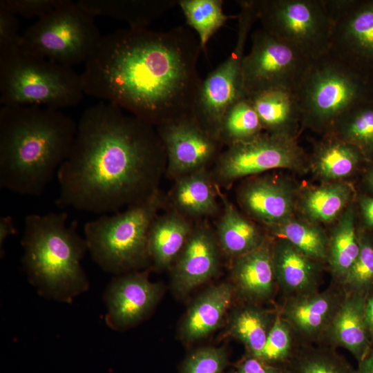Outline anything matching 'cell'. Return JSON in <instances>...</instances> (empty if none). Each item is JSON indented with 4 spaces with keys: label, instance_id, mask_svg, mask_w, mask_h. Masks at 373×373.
<instances>
[{
    "label": "cell",
    "instance_id": "cell-1",
    "mask_svg": "<svg viewBox=\"0 0 373 373\" xmlns=\"http://www.w3.org/2000/svg\"><path fill=\"white\" fill-rule=\"evenodd\" d=\"M201 50L198 37L184 26L117 30L102 37L84 64V93L155 127L192 115L202 82Z\"/></svg>",
    "mask_w": 373,
    "mask_h": 373
},
{
    "label": "cell",
    "instance_id": "cell-2",
    "mask_svg": "<svg viewBox=\"0 0 373 373\" xmlns=\"http://www.w3.org/2000/svg\"><path fill=\"white\" fill-rule=\"evenodd\" d=\"M167 164L164 146L148 122L102 102L86 108L57 173V206L117 212L153 195Z\"/></svg>",
    "mask_w": 373,
    "mask_h": 373
},
{
    "label": "cell",
    "instance_id": "cell-3",
    "mask_svg": "<svg viewBox=\"0 0 373 373\" xmlns=\"http://www.w3.org/2000/svg\"><path fill=\"white\" fill-rule=\"evenodd\" d=\"M77 123L61 110L40 106L0 107V186L39 196L71 150Z\"/></svg>",
    "mask_w": 373,
    "mask_h": 373
},
{
    "label": "cell",
    "instance_id": "cell-4",
    "mask_svg": "<svg viewBox=\"0 0 373 373\" xmlns=\"http://www.w3.org/2000/svg\"><path fill=\"white\" fill-rule=\"evenodd\" d=\"M66 212L29 214L24 220L21 262L30 282L53 300L70 303L84 292L88 281L81 260L88 251L77 222L67 224Z\"/></svg>",
    "mask_w": 373,
    "mask_h": 373
},
{
    "label": "cell",
    "instance_id": "cell-5",
    "mask_svg": "<svg viewBox=\"0 0 373 373\" xmlns=\"http://www.w3.org/2000/svg\"><path fill=\"white\" fill-rule=\"evenodd\" d=\"M84 95L73 68L21 46L0 52L1 106H40L55 109L79 104Z\"/></svg>",
    "mask_w": 373,
    "mask_h": 373
},
{
    "label": "cell",
    "instance_id": "cell-6",
    "mask_svg": "<svg viewBox=\"0 0 373 373\" xmlns=\"http://www.w3.org/2000/svg\"><path fill=\"white\" fill-rule=\"evenodd\" d=\"M296 93L302 124L327 133L345 113L373 100V77L328 52L312 61Z\"/></svg>",
    "mask_w": 373,
    "mask_h": 373
},
{
    "label": "cell",
    "instance_id": "cell-7",
    "mask_svg": "<svg viewBox=\"0 0 373 373\" xmlns=\"http://www.w3.org/2000/svg\"><path fill=\"white\" fill-rule=\"evenodd\" d=\"M157 191L122 212L104 214L84 227L88 251L103 270L122 274L145 266L150 260L148 236L161 206Z\"/></svg>",
    "mask_w": 373,
    "mask_h": 373
},
{
    "label": "cell",
    "instance_id": "cell-8",
    "mask_svg": "<svg viewBox=\"0 0 373 373\" xmlns=\"http://www.w3.org/2000/svg\"><path fill=\"white\" fill-rule=\"evenodd\" d=\"M95 19L77 1L63 0L21 34V46L66 67L85 64L102 37Z\"/></svg>",
    "mask_w": 373,
    "mask_h": 373
},
{
    "label": "cell",
    "instance_id": "cell-9",
    "mask_svg": "<svg viewBox=\"0 0 373 373\" xmlns=\"http://www.w3.org/2000/svg\"><path fill=\"white\" fill-rule=\"evenodd\" d=\"M266 32L312 59L329 52L333 23L323 0H255Z\"/></svg>",
    "mask_w": 373,
    "mask_h": 373
},
{
    "label": "cell",
    "instance_id": "cell-10",
    "mask_svg": "<svg viewBox=\"0 0 373 373\" xmlns=\"http://www.w3.org/2000/svg\"><path fill=\"white\" fill-rule=\"evenodd\" d=\"M237 3L240 12L236 45L228 57L202 80L192 113L199 124L218 138L225 111L245 96L242 75L245 50L249 32L258 20L255 0Z\"/></svg>",
    "mask_w": 373,
    "mask_h": 373
},
{
    "label": "cell",
    "instance_id": "cell-11",
    "mask_svg": "<svg viewBox=\"0 0 373 373\" xmlns=\"http://www.w3.org/2000/svg\"><path fill=\"white\" fill-rule=\"evenodd\" d=\"M251 39L242 66L245 96L276 88L296 93L313 59L262 28L255 30Z\"/></svg>",
    "mask_w": 373,
    "mask_h": 373
},
{
    "label": "cell",
    "instance_id": "cell-12",
    "mask_svg": "<svg viewBox=\"0 0 373 373\" xmlns=\"http://www.w3.org/2000/svg\"><path fill=\"white\" fill-rule=\"evenodd\" d=\"M305 162V154L295 137L265 132L228 146L216 161L215 175L224 184L270 169H302Z\"/></svg>",
    "mask_w": 373,
    "mask_h": 373
},
{
    "label": "cell",
    "instance_id": "cell-13",
    "mask_svg": "<svg viewBox=\"0 0 373 373\" xmlns=\"http://www.w3.org/2000/svg\"><path fill=\"white\" fill-rule=\"evenodd\" d=\"M164 146L167 169L178 178L202 169L218 157L223 144L189 115L155 126Z\"/></svg>",
    "mask_w": 373,
    "mask_h": 373
},
{
    "label": "cell",
    "instance_id": "cell-14",
    "mask_svg": "<svg viewBox=\"0 0 373 373\" xmlns=\"http://www.w3.org/2000/svg\"><path fill=\"white\" fill-rule=\"evenodd\" d=\"M345 293L332 283L316 293L284 299L280 316L291 327L300 345L319 344L339 310Z\"/></svg>",
    "mask_w": 373,
    "mask_h": 373
},
{
    "label": "cell",
    "instance_id": "cell-15",
    "mask_svg": "<svg viewBox=\"0 0 373 373\" xmlns=\"http://www.w3.org/2000/svg\"><path fill=\"white\" fill-rule=\"evenodd\" d=\"M329 53L373 77V0H357L333 26Z\"/></svg>",
    "mask_w": 373,
    "mask_h": 373
},
{
    "label": "cell",
    "instance_id": "cell-16",
    "mask_svg": "<svg viewBox=\"0 0 373 373\" xmlns=\"http://www.w3.org/2000/svg\"><path fill=\"white\" fill-rule=\"evenodd\" d=\"M162 287L149 280L146 272H130L113 279L105 293L106 324L124 329L141 321L153 309Z\"/></svg>",
    "mask_w": 373,
    "mask_h": 373
},
{
    "label": "cell",
    "instance_id": "cell-17",
    "mask_svg": "<svg viewBox=\"0 0 373 373\" xmlns=\"http://www.w3.org/2000/svg\"><path fill=\"white\" fill-rule=\"evenodd\" d=\"M220 265L219 244L207 225L192 229L178 257L172 275L175 291L185 296L213 278Z\"/></svg>",
    "mask_w": 373,
    "mask_h": 373
},
{
    "label": "cell",
    "instance_id": "cell-18",
    "mask_svg": "<svg viewBox=\"0 0 373 373\" xmlns=\"http://www.w3.org/2000/svg\"><path fill=\"white\" fill-rule=\"evenodd\" d=\"M271 248L277 289L283 300L320 291L323 262L309 258L285 239L278 238Z\"/></svg>",
    "mask_w": 373,
    "mask_h": 373
},
{
    "label": "cell",
    "instance_id": "cell-19",
    "mask_svg": "<svg viewBox=\"0 0 373 373\" xmlns=\"http://www.w3.org/2000/svg\"><path fill=\"white\" fill-rule=\"evenodd\" d=\"M236 295L244 303L270 302L278 291L271 246L265 241L256 249L234 259L231 269Z\"/></svg>",
    "mask_w": 373,
    "mask_h": 373
},
{
    "label": "cell",
    "instance_id": "cell-20",
    "mask_svg": "<svg viewBox=\"0 0 373 373\" xmlns=\"http://www.w3.org/2000/svg\"><path fill=\"white\" fill-rule=\"evenodd\" d=\"M368 296L356 293L345 294L339 310L318 345L335 349L343 347L357 362L361 361L372 342L365 317Z\"/></svg>",
    "mask_w": 373,
    "mask_h": 373
},
{
    "label": "cell",
    "instance_id": "cell-21",
    "mask_svg": "<svg viewBox=\"0 0 373 373\" xmlns=\"http://www.w3.org/2000/svg\"><path fill=\"white\" fill-rule=\"evenodd\" d=\"M238 197L249 214L271 227L291 218L293 192L284 182L267 178H256L240 189Z\"/></svg>",
    "mask_w": 373,
    "mask_h": 373
},
{
    "label": "cell",
    "instance_id": "cell-22",
    "mask_svg": "<svg viewBox=\"0 0 373 373\" xmlns=\"http://www.w3.org/2000/svg\"><path fill=\"white\" fill-rule=\"evenodd\" d=\"M236 292L232 283L212 286L191 304L182 322L180 334L186 341L204 338L221 323L231 307Z\"/></svg>",
    "mask_w": 373,
    "mask_h": 373
},
{
    "label": "cell",
    "instance_id": "cell-23",
    "mask_svg": "<svg viewBox=\"0 0 373 373\" xmlns=\"http://www.w3.org/2000/svg\"><path fill=\"white\" fill-rule=\"evenodd\" d=\"M249 97L265 132L295 137L303 119L295 92L276 88Z\"/></svg>",
    "mask_w": 373,
    "mask_h": 373
},
{
    "label": "cell",
    "instance_id": "cell-24",
    "mask_svg": "<svg viewBox=\"0 0 373 373\" xmlns=\"http://www.w3.org/2000/svg\"><path fill=\"white\" fill-rule=\"evenodd\" d=\"M77 3L93 17L127 23L129 28H147L178 4L175 0H80Z\"/></svg>",
    "mask_w": 373,
    "mask_h": 373
},
{
    "label": "cell",
    "instance_id": "cell-25",
    "mask_svg": "<svg viewBox=\"0 0 373 373\" xmlns=\"http://www.w3.org/2000/svg\"><path fill=\"white\" fill-rule=\"evenodd\" d=\"M192 231L180 213L156 216L148 236V253L157 269L169 267L178 257Z\"/></svg>",
    "mask_w": 373,
    "mask_h": 373
},
{
    "label": "cell",
    "instance_id": "cell-26",
    "mask_svg": "<svg viewBox=\"0 0 373 373\" xmlns=\"http://www.w3.org/2000/svg\"><path fill=\"white\" fill-rule=\"evenodd\" d=\"M278 313V307L243 303L231 314L228 332L244 345L246 354L259 357Z\"/></svg>",
    "mask_w": 373,
    "mask_h": 373
},
{
    "label": "cell",
    "instance_id": "cell-27",
    "mask_svg": "<svg viewBox=\"0 0 373 373\" xmlns=\"http://www.w3.org/2000/svg\"><path fill=\"white\" fill-rule=\"evenodd\" d=\"M216 186L224 207L217 227L218 242L221 249L235 259L259 247L265 240L257 227L245 218Z\"/></svg>",
    "mask_w": 373,
    "mask_h": 373
},
{
    "label": "cell",
    "instance_id": "cell-28",
    "mask_svg": "<svg viewBox=\"0 0 373 373\" xmlns=\"http://www.w3.org/2000/svg\"><path fill=\"white\" fill-rule=\"evenodd\" d=\"M360 251L358 231L355 227V211L347 207L339 217L337 225L329 237L327 261L332 283L341 285Z\"/></svg>",
    "mask_w": 373,
    "mask_h": 373
},
{
    "label": "cell",
    "instance_id": "cell-29",
    "mask_svg": "<svg viewBox=\"0 0 373 373\" xmlns=\"http://www.w3.org/2000/svg\"><path fill=\"white\" fill-rule=\"evenodd\" d=\"M315 146L313 165L319 176L325 180H338L352 175L365 160L354 145L332 133Z\"/></svg>",
    "mask_w": 373,
    "mask_h": 373
},
{
    "label": "cell",
    "instance_id": "cell-30",
    "mask_svg": "<svg viewBox=\"0 0 373 373\" xmlns=\"http://www.w3.org/2000/svg\"><path fill=\"white\" fill-rule=\"evenodd\" d=\"M211 180L204 169L178 178L172 198L181 215L200 217L217 211L216 186Z\"/></svg>",
    "mask_w": 373,
    "mask_h": 373
},
{
    "label": "cell",
    "instance_id": "cell-31",
    "mask_svg": "<svg viewBox=\"0 0 373 373\" xmlns=\"http://www.w3.org/2000/svg\"><path fill=\"white\" fill-rule=\"evenodd\" d=\"M328 133L356 146L366 160L372 162L373 100L345 113L334 122Z\"/></svg>",
    "mask_w": 373,
    "mask_h": 373
},
{
    "label": "cell",
    "instance_id": "cell-32",
    "mask_svg": "<svg viewBox=\"0 0 373 373\" xmlns=\"http://www.w3.org/2000/svg\"><path fill=\"white\" fill-rule=\"evenodd\" d=\"M352 194L353 189L347 183L327 184L307 191L301 208L313 222H329L343 213Z\"/></svg>",
    "mask_w": 373,
    "mask_h": 373
},
{
    "label": "cell",
    "instance_id": "cell-33",
    "mask_svg": "<svg viewBox=\"0 0 373 373\" xmlns=\"http://www.w3.org/2000/svg\"><path fill=\"white\" fill-rule=\"evenodd\" d=\"M263 131L251 99L245 96L225 111L219 128L218 138L227 146L250 140Z\"/></svg>",
    "mask_w": 373,
    "mask_h": 373
},
{
    "label": "cell",
    "instance_id": "cell-34",
    "mask_svg": "<svg viewBox=\"0 0 373 373\" xmlns=\"http://www.w3.org/2000/svg\"><path fill=\"white\" fill-rule=\"evenodd\" d=\"M287 373H356L336 349L323 345H300L287 367Z\"/></svg>",
    "mask_w": 373,
    "mask_h": 373
},
{
    "label": "cell",
    "instance_id": "cell-35",
    "mask_svg": "<svg viewBox=\"0 0 373 373\" xmlns=\"http://www.w3.org/2000/svg\"><path fill=\"white\" fill-rule=\"evenodd\" d=\"M271 230L309 258L323 263L327 261L329 237L319 227L290 218Z\"/></svg>",
    "mask_w": 373,
    "mask_h": 373
},
{
    "label": "cell",
    "instance_id": "cell-36",
    "mask_svg": "<svg viewBox=\"0 0 373 373\" xmlns=\"http://www.w3.org/2000/svg\"><path fill=\"white\" fill-rule=\"evenodd\" d=\"M222 0H180L187 24L197 33L202 49L225 23L238 15L229 16L222 11Z\"/></svg>",
    "mask_w": 373,
    "mask_h": 373
},
{
    "label": "cell",
    "instance_id": "cell-37",
    "mask_svg": "<svg viewBox=\"0 0 373 373\" xmlns=\"http://www.w3.org/2000/svg\"><path fill=\"white\" fill-rule=\"evenodd\" d=\"M299 346L291 327L278 313L263 350L258 358L287 369Z\"/></svg>",
    "mask_w": 373,
    "mask_h": 373
},
{
    "label": "cell",
    "instance_id": "cell-38",
    "mask_svg": "<svg viewBox=\"0 0 373 373\" xmlns=\"http://www.w3.org/2000/svg\"><path fill=\"white\" fill-rule=\"evenodd\" d=\"M358 236V256L341 286L345 294L369 296L373 292V239L362 231Z\"/></svg>",
    "mask_w": 373,
    "mask_h": 373
},
{
    "label": "cell",
    "instance_id": "cell-39",
    "mask_svg": "<svg viewBox=\"0 0 373 373\" xmlns=\"http://www.w3.org/2000/svg\"><path fill=\"white\" fill-rule=\"evenodd\" d=\"M227 361V354L223 347H202L187 356L182 373H223Z\"/></svg>",
    "mask_w": 373,
    "mask_h": 373
},
{
    "label": "cell",
    "instance_id": "cell-40",
    "mask_svg": "<svg viewBox=\"0 0 373 373\" xmlns=\"http://www.w3.org/2000/svg\"><path fill=\"white\" fill-rule=\"evenodd\" d=\"M63 0H1L0 6L15 15L26 18L45 15L56 8Z\"/></svg>",
    "mask_w": 373,
    "mask_h": 373
},
{
    "label": "cell",
    "instance_id": "cell-41",
    "mask_svg": "<svg viewBox=\"0 0 373 373\" xmlns=\"http://www.w3.org/2000/svg\"><path fill=\"white\" fill-rule=\"evenodd\" d=\"M18 17L0 6V52L21 46Z\"/></svg>",
    "mask_w": 373,
    "mask_h": 373
},
{
    "label": "cell",
    "instance_id": "cell-42",
    "mask_svg": "<svg viewBox=\"0 0 373 373\" xmlns=\"http://www.w3.org/2000/svg\"><path fill=\"white\" fill-rule=\"evenodd\" d=\"M229 373H287V369L269 364L260 358L245 354Z\"/></svg>",
    "mask_w": 373,
    "mask_h": 373
},
{
    "label": "cell",
    "instance_id": "cell-43",
    "mask_svg": "<svg viewBox=\"0 0 373 373\" xmlns=\"http://www.w3.org/2000/svg\"><path fill=\"white\" fill-rule=\"evenodd\" d=\"M333 26L356 4L357 0H323Z\"/></svg>",
    "mask_w": 373,
    "mask_h": 373
},
{
    "label": "cell",
    "instance_id": "cell-44",
    "mask_svg": "<svg viewBox=\"0 0 373 373\" xmlns=\"http://www.w3.org/2000/svg\"><path fill=\"white\" fill-rule=\"evenodd\" d=\"M17 233L13 219L10 216H1L0 218V247L1 251L6 240Z\"/></svg>",
    "mask_w": 373,
    "mask_h": 373
},
{
    "label": "cell",
    "instance_id": "cell-45",
    "mask_svg": "<svg viewBox=\"0 0 373 373\" xmlns=\"http://www.w3.org/2000/svg\"><path fill=\"white\" fill-rule=\"evenodd\" d=\"M360 209L365 224L373 229V197H365L360 201Z\"/></svg>",
    "mask_w": 373,
    "mask_h": 373
},
{
    "label": "cell",
    "instance_id": "cell-46",
    "mask_svg": "<svg viewBox=\"0 0 373 373\" xmlns=\"http://www.w3.org/2000/svg\"><path fill=\"white\" fill-rule=\"evenodd\" d=\"M356 373H373V341L365 356L358 362Z\"/></svg>",
    "mask_w": 373,
    "mask_h": 373
},
{
    "label": "cell",
    "instance_id": "cell-47",
    "mask_svg": "<svg viewBox=\"0 0 373 373\" xmlns=\"http://www.w3.org/2000/svg\"><path fill=\"white\" fill-rule=\"evenodd\" d=\"M365 317L367 327L373 341V292L367 298L365 307Z\"/></svg>",
    "mask_w": 373,
    "mask_h": 373
},
{
    "label": "cell",
    "instance_id": "cell-48",
    "mask_svg": "<svg viewBox=\"0 0 373 373\" xmlns=\"http://www.w3.org/2000/svg\"><path fill=\"white\" fill-rule=\"evenodd\" d=\"M365 180L367 186L373 192V162L365 175Z\"/></svg>",
    "mask_w": 373,
    "mask_h": 373
}]
</instances>
